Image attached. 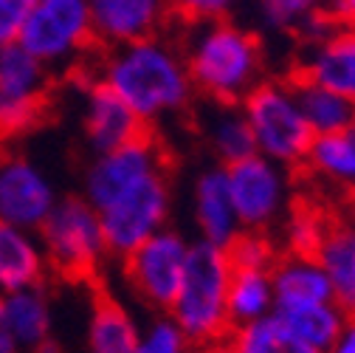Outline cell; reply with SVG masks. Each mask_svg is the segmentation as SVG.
<instances>
[{
    "label": "cell",
    "mask_w": 355,
    "mask_h": 353,
    "mask_svg": "<svg viewBox=\"0 0 355 353\" xmlns=\"http://www.w3.org/2000/svg\"><path fill=\"white\" fill-rule=\"evenodd\" d=\"M96 79L119 94L147 130L184 116L198 97L181 42L166 34L107 49L99 60Z\"/></svg>",
    "instance_id": "1"
},
{
    "label": "cell",
    "mask_w": 355,
    "mask_h": 353,
    "mask_svg": "<svg viewBox=\"0 0 355 353\" xmlns=\"http://www.w3.org/2000/svg\"><path fill=\"white\" fill-rule=\"evenodd\" d=\"M181 51L195 91L206 102L240 105L265 79V49L257 31L232 17L187 23Z\"/></svg>",
    "instance_id": "2"
},
{
    "label": "cell",
    "mask_w": 355,
    "mask_h": 353,
    "mask_svg": "<svg viewBox=\"0 0 355 353\" xmlns=\"http://www.w3.org/2000/svg\"><path fill=\"white\" fill-rule=\"evenodd\" d=\"M232 257L223 246L206 240H192L184 280L178 288L169 314L181 325L198 350L229 339V280H232Z\"/></svg>",
    "instance_id": "3"
},
{
    "label": "cell",
    "mask_w": 355,
    "mask_h": 353,
    "mask_svg": "<svg viewBox=\"0 0 355 353\" xmlns=\"http://www.w3.org/2000/svg\"><path fill=\"white\" fill-rule=\"evenodd\" d=\"M240 105L248 119L257 153L288 170L304 164L316 136L302 116L293 79L265 76Z\"/></svg>",
    "instance_id": "4"
},
{
    "label": "cell",
    "mask_w": 355,
    "mask_h": 353,
    "mask_svg": "<svg viewBox=\"0 0 355 353\" xmlns=\"http://www.w3.org/2000/svg\"><path fill=\"white\" fill-rule=\"evenodd\" d=\"M37 235L46 249L49 269L71 280L94 277L110 257L99 209L85 195L60 198Z\"/></svg>",
    "instance_id": "5"
},
{
    "label": "cell",
    "mask_w": 355,
    "mask_h": 353,
    "mask_svg": "<svg viewBox=\"0 0 355 353\" xmlns=\"http://www.w3.org/2000/svg\"><path fill=\"white\" fill-rule=\"evenodd\" d=\"M17 42L51 71L73 68L96 42L87 0H37Z\"/></svg>",
    "instance_id": "6"
},
{
    "label": "cell",
    "mask_w": 355,
    "mask_h": 353,
    "mask_svg": "<svg viewBox=\"0 0 355 353\" xmlns=\"http://www.w3.org/2000/svg\"><path fill=\"white\" fill-rule=\"evenodd\" d=\"M189 249L192 240L181 229L166 227L121 257L124 283L147 311H169L184 280Z\"/></svg>",
    "instance_id": "7"
},
{
    "label": "cell",
    "mask_w": 355,
    "mask_h": 353,
    "mask_svg": "<svg viewBox=\"0 0 355 353\" xmlns=\"http://www.w3.org/2000/svg\"><path fill=\"white\" fill-rule=\"evenodd\" d=\"M172 206H175V192L169 181V170L136 184L116 201H110L107 206H102L99 217H102L110 257L121 260L136 246H141L147 238L166 229L172 217Z\"/></svg>",
    "instance_id": "8"
},
{
    "label": "cell",
    "mask_w": 355,
    "mask_h": 353,
    "mask_svg": "<svg viewBox=\"0 0 355 353\" xmlns=\"http://www.w3.org/2000/svg\"><path fill=\"white\" fill-rule=\"evenodd\" d=\"M226 179L237 220L245 232H271L291 209V170L251 153L226 164Z\"/></svg>",
    "instance_id": "9"
},
{
    "label": "cell",
    "mask_w": 355,
    "mask_h": 353,
    "mask_svg": "<svg viewBox=\"0 0 355 353\" xmlns=\"http://www.w3.org/2000/svg\"><path fill=\"white\" fill-rule=\"evenodd\" d=\"M54 71L31 57L20 42L0 46V133L3 139L26 136L49 108Z\"/></svg>",
    "instance_id": "10"
},
{
    "label": "cell",
    "mask_w": 355,
    "mask_h": 353,
    "mask_svg": "<svg viewBox=\"0 0 355 353\" xmlns=\"http://www.w3.org/2000/svg\"><path fill=\"white\" fill-rule=\"evenodd\" d=\"M166 170H169L166 150L147 130V133H141L139 139H132L127 145H119L105 153H94L91 164L85 167L82 195L96 209H102L136 184L153 179L158 172H166Z\"/></svg>",
    "instance_id": "11"
},
{
    "label": "cell",
    "mask_w": 355,
    "mask_h": 353,
    "mask_svg": "<svg viewBox=\"0 0 355 353\" xmlns=\"http://www.w3.org/2000/svg\"><path fill=\"white\" fill-rule=\"evenodd\" d=\"M60 201L51 175L23 153L0 156V220L40 229Z\"/></svg>",
    "instance_id": "12"
},
{
    "label": "cell",
    "mask_w": 355,
    "mask_h": 353,
    "mask_svg": "<svg viewBox=\"0 0 355 353\" xmlns=\"http://www.w3.org/2000/svg\"><path fill=\"white\" fill-rule=\"evenodd\" d=\"M87 12L94 37L105 49L164 34L175 20L169 0H87Z\"/></svg>",
    "instance_id": "13"
},
{
    "label": "cell",
    "mask_w": 355,
    "mask_h": 353,
    "mask_svg": "<svg viewBox=\"0 0 355 353\" xmlns=\"http://www.w3.org/2000/svg\"><path fill=\"white\" fill-rule=\"evenodd\" d=\"M147 133L144 122L130 110V105L113 94L99 79H94L82 94V136L91 153H105Z\"/></svg>",
    "instance_id": "14"
},
{
    "label": "cell",
    "mask_w": 355,
    "mask_h": 353,
    "mask_svg": "<svg viewBox=\"0 0 355 353\" xmlns=\"http://www.w3.org/2000/svg\"><path fill=\"white\" fill-rule=\"evenodd\" d=\"M189 209H192V224L198 229V240L226 249L243 232L234 204H232L223 164L203 167L195 175L192 192H189Z\"/></svg>",
    "instance_id": "15"
},
{
    "label": "cell",
    "mask_w": 355,
    "mask_h": 353,
    "mask_svg": "<svg viewBox=\"0 0 355 353\" xmlns=\"http://www.w3.org/2000/svg\"><path fill=\"white\" fill-rule=\"evenodd\" d=\"M296 76L319 82L355 105V26L336 23L319 40L304 42Z\"/></svg>",
    "instance_id": "16"
},
{
    "label": "cell",
    "mask_w": 355,
    "mask_h": 353,
    "mask_svg": "<svg viewBox=\"0 0 355 353\" xmlns=\"http://www.w3.org/2000/svg\"><path fill=\"white\" fill-rule=\"evenodd\" d=\"M46 274L49 260L40 235L0 220V294L40 286Z\"/></svg>",
    "instance_id": "17"
},
{
    "label": "cell",
    "mask_w": 355,
    "mask_h": 353,
    "mask_svg": "<svg viewBox=\"0 0 355 353\" xmlns=\"http://www.w3.org/2000/svg\"><path fill=\"white\" fill-rule=\"evenodd\" d=\"M3 311L9 331L20 347V353L42 350L54 336V305L49 291L40 286H28L12 294H3Z\"/></svg>",
    "instance_id": "18"
},
{
    "label": "cell",
    "mask_w": 355,
    "mask_h": 353,
    "mask_svg": "<svg viewBox=\"0 0 355 353\" xmlns=\"http://www.w3.org/2000/svg\"><path fill=\"white\" fill-rule=\"evenodd\" d=\"M271 283H274V299H277L274 308L336 299L330 277L316 254H296V252L279 254L271 266Z\"/></svg>",
    "instance_id": "19"
},
{
    "label": "cell",
    "mask_w": 355,
    "mask_h": 353,
    "mask_svg": "<svg viewBox=\"0 0 355 353\" xmlns=\"http://www.w3.org/2000/svg\"><path fill=\"white\" fill-rule=\"evenodd\" d=\"M200 130H203V142H206L209 153L223 167L257 153L243 105L209 102L200 116Z\"/></svg>",
    "instance_id": "20"
},
{
    "label": "cell",
    "mask_w": 355,
    "mask_h": 353,
    "mask_svg": "<svg viewBox=\"0 0 355 353\" xmlns=\"http://www.w3.org/2000/svg\"><path fill=\"white\" fill-rule=\"evenodd\" d=\"M316 257L330 277L336 302L355 314V220H333Z\"/></svg>",
    "instance_id": "21"
},
{
    "label": "cell",
    "mask_w": 355,
    "mask_h": 353,
    "mask_svg": "<svg viewBox=\"0 0 355 353\" xmlns=\"http://www.w3.org/2000/svg\"><path fill=\"white\" fill-rule=\"evenodd\" d=\"M85 342L87 353H139V320L116 297H96Z\"/></svg>",
    "instance_id": "22"
},
{
    "label": "cell",
    "mask_w": 355,
    "mask_h": 353,
    "mask_svg": "<svg viewBox=\"0 0 355 353\" xmlns=\"http://www.w3.org/2000/svg\"><path fill=\"white\" fill-rule=\"evenodd\" d=\"M274 317L307 347L324 353L330 342L338 336V331L347 322V311L336 299H319V302H299V305H279L274 308Z\"/></svg>",
    "instance_id": "23"
},
{
    "label": "cell",
    "mask_w": 355,
    "mask_h": 353,
    "mask_svg": "<svg viewBox=\"0 0 355 353\" xmlns=\"http://www.w3.org/2000/svg\"><path fill=\"white\" fill-rule=\"evenodd\" d=\"M302 167L313 175L316 181L336 187V190H347L352 195V190H355V145L349 136V127L341 130V133L316 136Z\"/></svg>",
    "instance_id": "24"
},
{
    "label": "cell",
    "mask_w": 355,
    "mask_h": 353,
    "mask_svg": "<svg viewBox=\"0 0 355 353\" xmlns=\"http://www.w3.org/2000/svg\"><path fill=\"white\" fill-rule=\"evenodd\" d=\"M293 88H296L302 116L310 124V130H313V136L341 133V130H347L355 122V105L347 97L302 76H293Z\"/></svg>",
    "instance_id": "25"
},
{
    "label": "cell",
    "mask_w": 355,
    "mask_h": 353,
    "mask_svg": "<svg viewBox=\"0 0 355 353\" xmlns=\"http://www.w3.org/2000/svg\"><path fill=\"white\" fill-rule=\"evenodd\" d=\"M271 269H232L229 280V317L232 325H248L274 314Z\"/></svg>",
    "instance_id": "26"
},
{
    "label": "cell",
    "mask_w": 355,
    "mask_h": 353,
    "mask_svg": "<svg viewBox=\"0 0 355 353\" xmlns=\"http://www.w3.org/2000/svg\"><path fill=\"white\" fill-rule=\"evenodd\" d=\"M229 345L234 353H319L296 339L274 314L248 325H234Z\"/></svg>",
    "instance_id": "27"
},
{
    "label": "cell",
    "mask_w": 355,
    "mask_h": 353,
    "mask_svg": "<svg viewBox=\"0 0 355 353\" xmlns=\"http://www.w3.org/2000/svg\"><path fill=\"white\" fill-rule=\"evenodd\" d=\"M139 353H198V347L169 311H150L139 322Z\"/></svg>",
    "instance_id": "28"
},
{
    "label": "cell",
    "mask_w": 355,
    "mask_h": 353,
    "mask_svg": "<svg viewBox=\"0 0 355 353\" xmlns=\"http://www.w3.org/2000/svg\"><path fill=\"white\" fill-rule=\"evenodd\" d=\"M333 220L313 206H291L285 215V246L296 254H316Z\"/></svg>",
    "instance_id": "29"
},
{
    "label": "cell",
    "mask_w": 355,
    "mask_h": 353,
    "mask_svg": "<svg viewBox=\"0 0 355 353\" xmlns=\"http://www.w3.org/2000/svg\"><path fill=\"white\" fill-rule=\"evenodd\" d=\"M232 266L234 269H271L277 260V249L271 243L268 232H240L229 246H226Z\"/></svg>",
    "instance_id": "30"
},
{
    "label": "cell",
    "mask_w": 355,
    "mask_h": 353,
    "mask_svg": "<svg viewBox=\"0 0 355 353\" xmlns=\"http://www.w3.org/2000/svg\"><path fill=\"white\" fill-rule=\"evenodd\" d=\"M310 12L299 0H257V20L265 31L279 34H299V28L310 20Z\"/></svg>",
    "instance_id": "31"
},
{
    "label": "cell",
    "mask_w": 355,
    "mask_h": 353,
    "mask_svg": "<svg viewBox=\"0 0 355 353\" xmlns=\"http://www.w3.org/2000/svg\"><path fill=\"white\" fill-rule=\"evenodd\" d=\"M243 0H169L172 17L187 23H203V20H220L232 17V12Z\"/></svg>",
    "instance_id": "32"
},
{
    "label": "cell",
    "mask_w": 355,
    "mask_h": 353,
    "mask_svg": "<svg viewBox=\"0 0 355 353\" xmlns=\"http://www.w3.org/2000/svg\"><path fill=\"white\" fill-rule=\"evenodd\" d=\"M37 0H0V46L17 42Z\"/></svg>",
    "instance_id": "33"
},
{
    "label": "cell",
    "mask_w": 355,
    "mask_h": 353,
    "mask_svg": "<svg viewBox=\"0 0 355 353\" xmlns=\"http://www.w3.org/2000/svg\"><path fill=\"white\" fill-rule=\"evenodd\" d=\"M324 353H355V314L347 317L344 328L338 331V336L330 342V347Z\"/></svg>",
    "instance_id": "34"
},
{
    "label": "cell",
    "mask_w": 355,
    "mask_h": 353,
    "mask_svg": "<svg viewBox=\"0 0 355 353\" xmlns=\"http://www.w3.org/2000/svg\"><path fill=\"white\" fill-rule=\"evenodd\" d=\"M324 12L333 17V23L341 26H355V0H330Z\"/></svg>",
    "instance_id": "35"
},
{
    "label": "cell",
    "mask_w": 355,
    "mask_h": 353,
    "mask_svg": "<svg viewBox=\"0 0 355 353\" xmlns=\"http://www.w3.org/2000/svg\"><path fill=\"white\" fill-rule=\"evenodd\" d=\"M0 353H20L12 331H9V322H6V311H3V294H0Z\"/></svg>",
    "instance_id": "36"
},
{
    "label": "cell",
    "mask_w": 355,
    "mask_h": 353,
    "mask_svg": "<svg viewBox=\"0 0 355 353\" xmlns=\"http://www.w3.org/2000/svg\"><path fill=\"white\" fill-rule=\"evenodd\" d=\"M200 353H234V350H232L229 339H223V342H217V345H209V347H203Z\"/></svg>",
    "instance_id": "37"
},
{
    "label": "cell",
    "mask_w": 355,
    "mask_h": 353,
    "mask_svg": "<svg viewBox=\"0 0 355 353\" xmlns=\"http://www.w3.org/2000/svg\"><path fill=\"white\" fill-rule=\"evenodd\" d=\"M299 3L304 6V9H310V12H319V9H324L330 0H299Z\"/></svg>",
    "instance_id": "38"
},
{
    "label": "cell",
    "mask_w": 355,
    "mask_h": 353,
    "mask_svg": "<svg viewBox=\"0 0 355 353\" xmlns=\"http://www.w3.org/2000/svg\"><path fill=\"white\" fill-rule=\"evenodd\" d=\"M31 353H57V350H54V345H49V347H42V350H31Z\"/></svg>",
    "instance_id": "39"
},
{
    "label": "cell",
    "mask_w": 355,
    "mask_h": 353,
    "mask_svg": "<svg viewBox=\"0 0 355 353\" xmlns=\"http://www.w3.org/2000/svg\"><path fill=\"white\" fill-rule=\"evenodd\" d=\"M349 136H352V145H355V122L349 124ZM352 198H355V190H352Z\"/></svg>",
    "instance_id": "40"
},
{
    "label": "cell",
    "mask_w": 355,
    "mask_h": 353,
    "mask_svg": "<svg viewBox=\"0 0 355 353\" xmlns=\"http://www.w3.org/2000/svg\"><path fill=\"white\" fill-rule=\"evenodd\" d=\"M349 220H355V201H352V217Z\"/></svg>",
    "instance_id": "41"
},
{
    "label": "cell",
    "mask_w": 355,
    "mask_h": 353,
    "mask_svg": "<svg viewBox=\"0 0 355 353\" xmlns=\"http://www.w3.org/2000/svg\"><path fill=\"white\" fill-rule=\"evenodd\" d=\"M0 142H3V133H0Z\"/></svg>",
    "instance_id": "42"
},
{
    "label": "cell",
    "mask_w": 355,
    "mask_h": 353,
    "mask_svg": "<svg viewBox=\"0 0 355 353\" xmlns=\"http://www.w3.org/2000/svg\"><path fill=\"white\" fill-rule=\"evenodd\" d=\"M198 353H200V350H198Z\"/></svg>",
    "instance_id": "43"
}]
</instances>
